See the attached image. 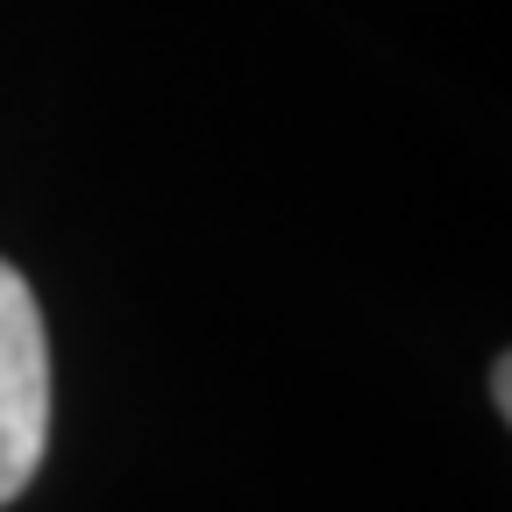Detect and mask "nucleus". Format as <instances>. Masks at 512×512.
Returning <instances> with one entry per match:
<instances>
[{
  "label": "nucleus",
  "instance_id": "nucleus-1",
  "mask_svg": "<svg viewBox=\"0 0 512 512\" xmlns=\"http://www.w3.org/2000/svg\"><path fill=\"white\" fill-rule=\"evenodd\" d=\"M50 441V342L29 278L0 256V505L22 498Z\"/></svg>",
  "mask_w": 512,
  "mask_h": 512
},
{
  "label": "nucleus",
  "instance_id": "nucleus-2",
  "mask_svg": "<svg viewBox=\"0 0 512 512\" xmlns=\"http://www.w3.org/2000/svg\"><path fill=\"white\" fill-rule=\"evenodd\" d=\"M491 392H498V413H512V363L498 356V370H491Z\"/></svg>",
  "mask_w": 512,
  "mask_h": 512
}]
</instances>
